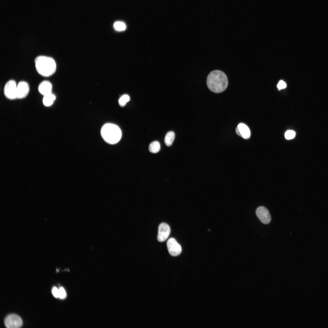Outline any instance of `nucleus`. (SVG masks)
Listing matches in <instances>:
<instances>
[{
  "instance_id": "nucleus-1",
  "label": "nucleus",
  "mask_w": 328,
  "mask_h": 328,
  "mask_svg": "<svg viewBox=\"0 0 328 328\" xmlns=\"http://www.w3.org/2000/svg\"><path fill=\"white\" fill-rule=\"evenodd\" d=\"M207 83L211 91L217 93L223 92L228 84L227 76L223 71L216 70L211 71L208 75Z\"/></svg>"
},
{
  "instance_id": "nucleus-2",
  "label": "nucleus",
  "mask_w": 328,
  "mask_h": 328,
  "mask_svg": "<svg viewBox=\"0 0 328 328\" xmlns=\"http://www.w3.org/2000/svg\"><path fill=\"white\" fill-rule=\"evenodd\" d=\"M34 63L37 72L42 76L49 77L53 75L56 71V62L51 57L39 56L35 58Z\"/></svg>"
},
{
  "instance_id": "nucleus-3",
  "label": "nucleus",
  "mask_w": 328,
  "mask_h": 328,
  "mask_svg": "<svg viewBox=\"0 0 328 328\" xmlns=\"http://www.w3.org/2000/svg\"><path fill=\"white\" fill-rule=\"evenodd\" d=\"M101 133L104 140L111 144L118 143L122 136L120 128L116 125L110 123L106 124L103 126Z\"/></svg>"
},
{
  "instance_id": "nucleus-4",
  "label": "nucleus",
  "mask_w": 328,
  "mask_h": 328,
  "mask_svg": "<svg viewBox=\"0 0 328 328\" xmlns=\"http://www.w3.org/2000/svg\"><path fill=\"white\" fill-rule=\"evenodd\" d=\"M17 84L13 80L8 81L5 84L4 88V93L5 97L10 100L17 99Z\"/></svg>"
},
{
  "instance_id": "nucleus-5",
  "label": "nucleus",
  "mask_w": 328,
  "mask_h": 328,
  "mask_svg": "<svg viewBox=\"0 0 328 328\" xmlns=\"http://www.w3.org/2000/svg\"><path fill=\"white\" fill-rule=\"evenodd\" d=\"M4 324L7 328H19L22 326V321L19 316L15 314H11L5 318Z\"/></svg>"
},
{
  "instance_id": "nucleus-6",
  "label": "nucleus",
  "mask_w": 328,
  "mask_h": 328,
  "mask_svg": "<svg viewBox=\"0 0 328 328\" xmlns=\"http://www.w3.org/2000/svg\"><path fill=\"white\" fill-rule=\"evenodd\" d=\"M167 246L169 254L172 256H178L182 251L181 246L173 238L168 239L167 242Z\"/></svg>"
},
{
  "instance_id": "nucleus-7",
  "label": "nucleus",
  "mask_w": 328,
  "mask_h": 328,
  "mask_svg": "<svg viewBox=\"0 0 328 328\" xmlns=\"http://www.w3.org/2000/svg\"><path fill=\"white\" fill-rule=\"evenodd\" d=\"M255 213L257 217L263 224H266L270 222L271 220L270 214L268 209L265 207H258Z\"/></svg>"
},
{
  "instance_id": "nucleus-8",
  "label": "nucleus",
  "mask_w": 328,
  "mask_h": 328,
  "mask_svg": "<svg viewBox=\"0 0 328 328\" xmlns=\"http://www.w3.org/2000/svg\"><path fill=\"white\" fill-rule=\"evenodd\" d=\"M170 233V229L169 225L164 223H161L158 227L157 240L160 242L166 240Z\"/></svg>"
},
{
  "instance_id": "nucleus-9",
  "label": "nucleus",
  "mask_w": 328,
  "mask_h": 328,
  "mask_svg": "<svg viewBox=\"0 0 328 328\" xmlns=\"http://www.w3.org/2000/svg\"><path fill=\"white\" fill-rule=\"evenodd\" d=\"M29 87L27 82L24 81L19 82L17 84V98L23 99L26 97L29 93Z\"/></svg>"
},
{
  "instance_id": "nucleus-10",
  "label": "nucleus",
  "mask_w": 328,
  "mask_h": 328,
  "mask_svg": "<svg viewBox=\"0 0 328 328\" xmlns=\"http://www.w3.org/2000/svg\"><path fill=\"white\" fill-rule=\"evenodd\" d=\"M236 132L239 136L245 139L249 138L251 132L248 127L243 123L238 124L236 128Z\"/></svg>"
},
{
  "instance_id": "nucleus-11",
  "label": "nucleus",
  "mask_w": 328,
  "mask_h": 328,
  "mask_svg": "<svg viewBox=\"0 0 328 328\" xmlns=\"http://www.w3.org/2000/svg\"><path fill=\"white\" fill-rule=\"evenodd\" d=\"M52 88L51 83L47 80H43L41 82L38 87L39 92L43 96L51 93Z\"/></svg>"
},
{
  "instance_id": "nucleus-12",
  "label": "nucleus",
  "mask_w": 328,
  "mask_h": 328,
  "mask_svg": "<svg viewBox=\"0 0 328 328\" xmlns=\"http://www.w3.org/2000/svg\"><path fill=\"white\" fill-rule=\"evenodd\" d=\"M56 98V96L52 93L44 96L43 102L44 106L49 107L53 103Z\"/></svg>"
},
{
  "instance_id": "nucleus-13",
  "label": "nucleus",
  "mask_w": 328,
  "mask_h": 328,
  "mask_svg": "<svg viewBox=\"0 0 328 328\" xmlns=\"http://www.w3.org/2000/svg\"><path fill=\"white\" fill-rule=\"evenodd\" d=\"M175 137V133L173 131L168 132L166 134L165 138V144L168 146H171L174 141Z\"/></svg>"
},
{
  "instance_id": "nucleus-14",
  "label": "nucleus",
  "mask_w": 328,
  "mask_h": 328,
  "mask_svg": "<svg viewBox=\"0 0 328 328\" xmlns=\"http://www.w3.org/2000/svg\"><path fill=\"white\" fill-rule=\"evenodd\" d=\"M160 149L159 143L157 141H155L151 142L149 146V150L152 153H155L158 152Z\"/></svg>"
},
{
  "instance_id": "nucleus-15",
  "label": "nucleus",
  "mask_w": 328,
  "mask_h": 328,
  "mask_svg": "<svg viewBox=\"0 0 328 328\" xmlns=\"http://www.w3.org/2000/svg\"><path fill=\"white\" fill-rule=\"evenodd\" d=\"M130 97L127 94L122 95L119 99L118 103L121 106H125L126 104L129 101Z\"/></svg>"
},
{
  "instance_id": "nucleus-16",
  "label": "nucleus",
  "mask_w": 328,
  "mask_h": 328,
  "mask_svg": "<svg viewBox=\"0 0 328 328\" xmlns=\"http://www.w3.org/2000/svg\"><path fill=\"white\" fill-rule=\"evenodd\" d=\"M114 27L116 30L118 31L124 30L126 28L125 24L121 22H115L114 24Z\"/></svg>"
},
{
  "instance_id": "nucleus-17",
  "label": "nucleus",
  "mask_w": 328,
  "mask_h": 328,
  "mask_svg": "<svg viewBox=\"0 0 328 328\" xmlns=\"http://www.w3.org/2000/svg\"><path fill=\"white\" fill-rule=\"evenodd\" d=\"M296 135L295 132L292 130H289L286 131L285 134V138L287 140H290L293 138Z\"/></svg>"
},
{
  "instance_id": "nucleus-18",
  "label": "nucleus",
  "mask_w": 328,
  "mask_h": 328,
  "mask_svg": "<svg viewBox=\"0 0 328 328\" xmlns=\"http://www.w3.org/2000/svg\"><path fill=\"white\" fill-rule=\"evenodd\" d=\"M66 293L63 287H60L59 289V298L63 299L66 298Z\"/></svg>"
},
{
  "instance_id": "nucleus-19",
  "label": "nucleus",
  "mask_w": 328,
  "mask_h": 328,
  "mask_svg": "<svg viewBox=\"0 0 328 328\" xmlns=\"http://www.w3.org/2000/svg\"><path fill=\"white\" fill-rule=\"evenodd\" d=\"M286 87V84L282 80H280L277 85V87L279 90L285 88Z\"/></svg>"
},
{
  "instance_id": "nucleus-20",
  "label": "nucleus",
  "mask_w": 328,
  "mask_h": 328,
  "mask_svg": "<svg viewBox=\"0 0 328 328\" xmlns=\"http://www.w3.org/2000/svg\"><path fill=\"white\" fill-rule=\"evenodd\" d=\"M52 292L55 297L59 298V289H58L56 287H54L52 289Z\"/></svg>"
}]
</instances>
